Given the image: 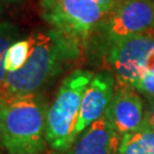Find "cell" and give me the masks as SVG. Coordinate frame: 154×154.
I'll return each mask as SVG.
<instances>
[{
  "label": "cell",
  "mask_w": 154,
  "mask_h": 154,
  "mask_svg": "<svg viewBox=\"0 0 154 154\" xmlns=\"http://www.w3.org/2000/svg\"><path fill=\"white\" fill-rule=\"evenodd\" d=\"M105 116L121 137L139 129L146 121V111L140 96L135 88L119 82Z\"/></svg>",
  "instance_id": "obj_8"
},
{
  "label": "cell",
  "mask_w": 154,
  "mask_h": 154,
  "mask_svg": "<svg viewBox=\"0 0 154 154\" xmlns=\"http://www.w3.org/2000/svg\"><path fill=\"white\" fill-rule=\"evenodd\" d=\"M114 91L116 82L109 72H100L94 75L83 94L74 130V139H77L94 122L104 116L114 96Z\"/></svg>",
  "instance_id": "obj_7"
},
{
  "label": "cell",
  "mask_w": 154,
  "mask_h": 154,
  "mask_svg": "<svg viewBox=\"0 0 154 154\" xmlns=\"http://www.w3.org/2000/svg\"><path fill=\"white\" fill-rule=\"evenodd\" d=\"M31 55L21 70L7 73L0 98L5 96H22L37 94L55 79L63 64L79 54V42L50 30L34 37Z\"/></svg>",
  "instance_id": "obj_1"
},
{
  "label": "cell",
  "mask_w": 154,
  "mask_h": 154,
  "mask_svg": "<svg viewBox=\"0 0 154 154\" xmlns=\"http://www.w3.org/2000/svg\"><path fill=\"white\" fill-rule=\"evenodd\" d=\"M41 1V6H42V8H44V11L45 9H47L48 7H49L55 0H40Z\"/></svg>",
  "instance_id": "obj_17"
},
{
  "label": "cell",
  "mask_w": 154,
  "mask_h": 154,
  "mask_svg": "<svg viewBox=\"0 0 154 154\" xmlns=\"http://www.w3.org/2000/svg\"><path fill=\"white\" fill-rule=\"evenodd\" d=\"M48 105L39 93L0 98V146L7 154H40L47 144Z\"/></svg>",
  "instance_id": "obj_2"
},
{
  "label": "cell",
  "mask_w": 154,
  "mask_h": 154,
  "mask_svg": "<svg viewBox=\"0 0 154 154\" xmlns=\"http://www.w3.org/2000/svg\"><path fill=\"white\" fill-rule=\"evenodd\" d=\"M94 78L93 72L75 70L62 81L53 104L48 109L46 140L56 153L64 152L75 142L74 130L83 94Z\"/></svg>",
  "instance_id": "obj_3"
},
{
  "label": "cell",
  "mask_w": 154,
  "mask_h": 154,
  "mask_svg": "<svg viewBox=\"0 0 154 154\" xmlns=\"http://www.w3.org/2000/svg\"><path fill=\"white\" fill-rule=\"evenodd\" d=\"M44 11L54 30L77 42L87 38L105 15L94 0H55Z\"/></svg>",
  "instance_id": "obj_4"
},
{
  "label": "cell",
  "mask_w": 154,
  "mask_h": 154,
  "mask_svg": "<svg viewBox=\"0 0 154 154\" xmlns=\"http://www.w3.org/2000/svg\"><path fill=\"white\" fill-rule=\"evenodd\" d=\"M154 29V0H121L110 13L107 33L116 44Z\"/></svg>",
  "instance_id": "obj_6"
},
{
  "label": "cell",
  "mask_w": 154,
  "mask_h": 154,
  "mask_svg": "<svg viewBox=\"0 0 154 154\" xmlns=\"http://www.w3.org/2000/svg\"><path fill=\"white\" fill-rule=\"evenodd\" d=\"M120 154H154V128L147 118L139 129L121 137Z\"/></svg>",
  "instance_id": "obj_10"
},
{
  "label": "cell",
  "mask_w": 154,
  "mask_h": 154,
  "mask_svg": "<svg viewBox=\"0 0 154 154\" xmlns=\"http://www.w3.org/2000/svg\"><path fill=\"white\" fill-rule=\"evenodd\" d=\"M154 53V29L114 44L110 62L118 82L136 88Z\"/></svg>",
  "instance_id": "obj_5"
},
{
  "label": "cell",
  "mask_w": 154,
  "mask_h": 154,
  "mask_svg": "<svg viewBox=\"0 0 154 154\" xmlns=\"http://www.w3.org/2000/svg\"><path fill=\"white\" fill-rule=\"evenodd\" d=\"M22 0H0V11H5L6 8L11 7V6H15L20 4Z\"/></svg>",
  "instance_id": "obj_16"
},
{
  "label": "cell",
  "mask_w": 154,
  "mask_h": 154,
  "mask_svg": "<svg viewBox=\"0 0 154 154\" xmlns=\"http://www.w3.org/2000/svg\"><path fill=\"white\" fill-rule=\"evenodd\" d=\"M94 1L96 4H98V6L102 8V11H104L105 15H106V14H110L121 0H94Z\"/></svg>",
  "instance_id": "obj_14"
},
{
  "label": "cell",
  "mask_w": 154,
  "mask_h": 154,
  "mask_svg": "<svg viewBox=\"0 0 154 154\" xmlns=\"http://www.w3.org/2000/svg\"><path fill=\"white\" fill-rule=\"evenodd\" d=\"M146 118L151 123V126L154 128V98H149V110L146 111Z\"/></svg>",
  "instance_id": "obj_15"
},
{
  "label": "cell",
  "mask_w": 154,
  "mask_h": 154,
  "mask_svg": "<svg viewBox=\"0 0 154 154\" xmlns=\"http://www.w3.org/2000/svg\"><path fill=\"white\" fill-rule=\"evenodd\" d=\"M120 143L121 136L104 114L103 118L87 128L71 147L64 152H54L53 154H120Z\"/></svg>",
  "instance_id": "obj_9"
},
{
  "label": "cell",
  "mask_w": 154,
  "mask_h": 154,
  "mask_svg": "<svg viewBox=\"0 0 154 154\" xmlns=\"http://www.w3.org/2000/svg\"><path fill=\"white\" fill-rule=\"evenodd\" d=\"M136 90L154 98V74H145L136 86Z\"/></svg>",
  "instance_id": "obj_13"
},
{
  "label": "cell",
  "mask_w": 154,
  "mask_h": 154,
  "mask_svg": "<svg viewBox=\"0 0 154 154\" xmlns=\"http://www.w3.org/2000/svg\"><path fill=\"white\" fill-rule=\"evenodd\" d=\"M34 38L20 39L11 45L7 51L5 60V70L7 73H13L21 70L28 62L31 55Z\"/></svg>",
  "instance_id": "obj_11"
},
{
  "label": "cell",
  "mask_w": 154,
  "mask_h": 154,
  "mask_svg": "<svg viewBox=\"0 0 154 154\" xmlns=\"http://www.w3.org/2000/svg\"><path fill=\"white\" fill-rule=\"evenodd\" d=\"M21 38V32L15 24L11 22L0 23V90L7 77L5 70V60L7 51L11 45Z\"/></svg>",
  "instance_id": "obj_12"
}]
</instances>
